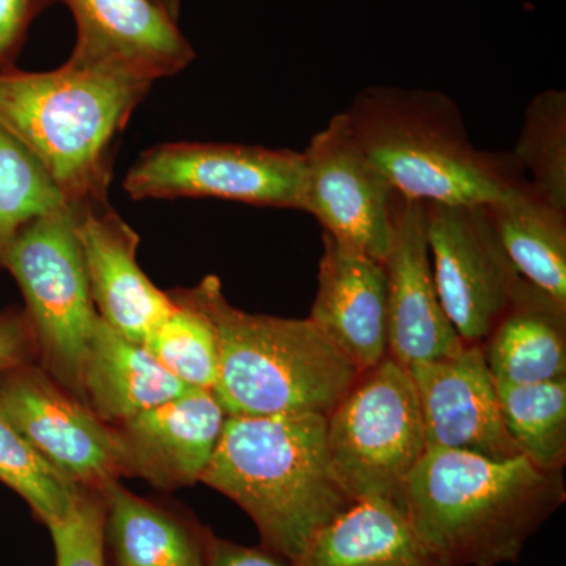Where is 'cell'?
<instances>
[{"instance_id":"6da1fadb","label":"cell","mask_w":566,"mask_h":566,"mask_svg":"<svg viewBox=\"0 0 566 566\" xmlns=\"http://www.w3.org/2000/svg\"><path fill=\"white\" fill-rule=\"evenodd\" d=\"M562 472L510 460L428 449L409 476L405 516L439 566H497L565 504Z\"/></svg>"},{"instance_id":"7a4b0ae2","label":"cell","mask_w":566,"mask_h":566,"mask_svg":"<svg viewBox=\"0 0 566 566\" xmlns=\"http://www.w3.org/2000/svg\"><path fill=\"white\" fill-rule=\"evenodd\" d=\"M326 416H227L200 482L232 499L290 562L349 505L331 465Z\"/></svg>"},{"instance_id":"3957f363","label":"cell","mask_w":566,"mask_h":566,"mask_svg":"<svg viewBox=\"0 0 566 566\" xmlns=\"http://www.w3.org/2000/svg\"><path fill=\"white\" fill-rule=\"evenodd\" d=\"M345 115L365 155L406 199L493 205L528 185L512 153L472 144L446 93L374 85L354 96Z\"/></svg>"},{"instance_id":"277c9868","label":"cell","mask_w":566,"mask_h":566,"mask_svg":"<svg viewBox=\"0 0 566 566\" xmlns=\"http://www.w3.org/2000/svg\"><path fill=\"white\" fill-rule=\"evenodd\" d=\"M151 84L66 61L0 70V128L20 142L69 207L107 200L118 140Z\"/></svg>"},{"instance_id":"5b68a950","label":"cell","mask_w":566,"mask_h":566,"mask_svg":"<svg viewBox=\"0 0 566 566\" xmlns=\"http://www.w3.org/2000/svg\"><path fill=\"white\" fill-rule=\"evenodd\" d=\"M186 292L214 326L212 392L227 416H327L360 374L308 318L241 311L216 275Z\"/></svg>"},{"instance_id":"8992f818","label":"cell","mask_w":566,"mask_h":566,"mask_svg":"<svg viewBox=\"0 0 566 566\" xmlns=\"http://www.w3.org/2000/svg\"><path fill=\"white\" fill-rule=\"evenodd\" d=\"M331 465L349 501H379L405 513L409 476L427 452L409 368L387 356L360 371L326 416Z\"/></svg>"},{"instance_id":"52a82bcc","label":"cell","mask_w":566,"mask_h":566,"mask_svg":"<svg viewBox=\"0 0 566 566\" xmlns=\"http://www.w3.org/2000/svg\"><path fill=\"white\" fill-rule=\"evenodd\" d=\"M25 301L41 368L82 400V374L99 315L82 262L74 214L63 205L29 222L2 263Z\"/></svg>"},{"instance_id":"ba28073f","label":"cell","mask_w":566,"mask_h":566,"mask_svg":"<svg viewBox=\"0 0 566 566\" xmlns=\"http://www.w3.org/2000/svg\"><path fill=\"white\" fill-rule=\"evenodd\" d=\"M303 153L260 145L169 142L123 180L133 200L218 199L300 211Z\"/></svg>"},{"instance_id":"9c48e42d","label":"cell","mask_w":566,"mask_h":566,"mask_svg":"<svg viewBox=\"0 0 566 566\" xmlns=\"http://www.w3.org/2000/svg\"><path fill=\"white\" fill-rule=\"evenodd\" d=\"M423 208L442 308L464 344H483L523 277L502 248L488 205Z\"/></svg>"},{"instance_id":"30bf717a","label":"cell","mask_w":566,"mask_h":566,"mask_svg":"<svg viewBox=\"0 0 566 566\" xmlns=\"http://www.w3.org/2000/svg\"><path fill=\"white\" fill-rule=\"evenodd\" d=\"M301 153L300 211L314 216L337 243L382 262L397 192L365 155L345 112L334 115Z\"/></svg>"},{"instance_id":"8fae6325","label":"cell","mask_w":566,"mask_h":566,"mask_svg":"<svg viewBox=\"0 0 566 566\" xmlns=\"http://www.w3.org/2000/svg\"><path fill=\"white\" fill-rule=\"evenodd\" d=\"M0 411L29 444L81 490L103 491L123 474L120 442L80 398L35 364L0 375Z\"/></svg>"},{"instance_id":"7c38bea8","label":"cell","mask_w":566,"mask_h":566,"mask_svg":"<svg viewBox=\"0 0 566 566\" xmlns=\"http://www.w3.org/2000/svg\"><path fill=\"white\" fill-rule=\"evenodd\" d=\"M76 24L69 62L155 84L188 69L196 51L153 0H59Z\"/></svg>"},{"instance_id":"4fadbf2b","label":"cell","mask_w":566,"mask_h":566,"mask_svg":"<svg viewBox=\"0 0 566 566\" xmlns=\"http://www.w3.org/2000/svg\"><path fill=\"white\" fill-rule=\"evenodd\" d=\"M428 449L510 460L520 450L506 431L482 344L411 365Z\"/></svg>"},{"instance_id":"5bb4252c","label":"cell","mask_w":566,"mask_h":566,"mask_svg":"<svg viewBox=\"0 0 566 566\" xmlns=\"http://www.w3.org/2000/svg\"><path fill=\"white\" fill-rule=\"evenodd\" d=\"M389 308V357L405 367L450 356L464 346L436 289L423 203L395 197L392 233L382 260Z\"/></svg>"},{"instance_id":"9a60e30c","label":"cell","mask_w":566,"mask_h":566,"mask_svg":"<svg viewBox=\"0 0 566 566\" xmlns=\"http://www.w3.org/2000/svg\"><path fill=\"white\" fill-rule=\"evenodd\" d=\"M70 208L99 318L123 337L142 344L145 335L170 315L175 303L169 293L153 285L137 263L139 234L107 200Z\"/></svg>"},{"instance_id":"2e32d148","label":"cell","mask_w":566,"mask_h":566,"mask_svg":"<svg viewBox=\"0 0 566 566\" xmlns=\"http://www.w3.org/2000/svg\"><path fill=\"white\" fill-rule=\"evenodd\" d=\"M226 419L211 389L192 387L167 403L114 424L123 474L140 476L163 490L200 482Z\"/></svg>"},{"instance_id":"e0dca14e","label":"cell","mask_w":566,"mask_h":566,"mask_svg":"<svg viewBox=\"0 0 566 566\" xmlns=\"http://www.w3.org/2000/svg\"><path fill=\"white\" fill-rule=\"evenodd\" d=\"M308 319L359 371L389 356L387 279L379 260L323 233L318 290Z\"/></svg>"},{"instance_id":"ac0fdd59","label":"cell","mask_w":566,"mask_h":566,"mask_svg":"<svg viewBox=\"0 0 566 566\" xmlns=\"http://www.w3.org/2000/svg\"><path fill=\"white\" fill-rule=\"evenodd\" d=\"M482 348L494 381L534 385L566 378V304L521 279Z\"/></svg>"},{"instance_id":"d6986e66","label":"cell","mask_w":566,"mask_h":566,"mask_svg":"<svg viewBox=\"0 0 566 566\" xmlns=\"http://www.w3.org/2000/svg\"><path fill=\"white\" fill-rule=\"evenodd\" d=\"M192 387L166 370L144 345L98 319L82 374V400L99 419L118 424L180 397Z\"/></svg>"},{"instance_id":"ffe728a7","label":"cell","mask_w":566,"mask_h":566,"mask_svg":"<svg viewBox=\"0 0 566 566\" xmlns=\"http://www.w3.org/2000/svg\"><path fill=\"white\" fill-rule=\"evenodd\" d=\"M294 566H439L397 506L354 502L311 539Z\"/></svg>"},{"instance_id":"44dd1931","label":"cell","mask_w":566,"mask_h":566,"mask_svg":"<svg viewBox=\"0 0 566 566\" xmlns=\"http://www.w3.org/2000/svg\"><path fill=\"white\" fill-rule=\"evenodd\" d=\"M488 208L517 274L566 304V210L539 196L531 182Z\"/></svg>"},{"instance_id":"7402d4cb","label":"cell","mask_w":566,"mask_h":566,"mask_svg":"<svg viewBox=\"0 0 566 566\" xmlns=\"http://www.w3.org/2000/svg\"><path fill=\"white\" fill-rule=\"evenodd\" d=\"M117 566H202V532L114 482L102 491Z\"/></svg>"},{"instance_id":"603a6c76","label":"cell","mask_w":566,"mask_h":566,"mask_svg":"<svg viewBox=\"0 0 566 566\" xmlns=\"http://www.w3.org/2000/svg\"><path fill=\"white\" fill-rule=\"evenodd\" d=\"M494 382L502 419L521 455L542 471H564L566 378L534 385Z\"/></svg>"},{"instance_id":"cb8c5ba5","label":"cell","mask_w":566,"mask_h":566,"mask_svg":"<svg viewBox=\"0 0 566 566\" xmlns=\"http://www.w3.org/2000/svg\"><path fill=\"white\" fill-rule=\"evenodd\" d=\"M175 308L145 335L144 348L175 378L196 389H211L218 378L214 326L186 289L169 292Z\"/></svg>"},{"instance_id":"d4e9b609","label":"cell","mask_w":566,"mask_h":566,"mask_svg":"<svg viewBox=\"0 0 566 566\" xmlns=\"http://www.w3.org/2000/svg\"><path fill=\"white\" fill-rule=\"evenodd\" d=\"M513 159L539 196L566 210V92L547 88L527 104Z\"/></svg>"},{"instance_id":"484cf974","label":"cell","mask_w":566,"mask_h":566,"mask_svg":"<svg viewBox=\"0 0 566 566\" xmlns=\"http://www.w3.org/2000/svg\"><path fill=\"white\" fill-rule=\"evenodd\" d=\"M63 205L43 167L0 128V268L11 241L24 227Z\"/></svg>"},{"instance_id":"4316f807","label":"cell","mask_w":566,"mask_h":566,"mask_svg":"<svg viewBox=\"0 0 566 566\" xmlns=\"http://www.w3.org/2000/svg\"><path fill=\"white\" fill-rule=\"evenodd\" d=\"M0 482L21 495L41 523L61 520L76 502L81 488L73 485L0 411Z\"/></svg>"},{"instance_id":"83f0119b","label":"cell","mask_w":566,"mask_h":566,"mask_svg":"<svg viewBox=\"0 0 566 566\" xmlns=\"http://www.w3.org/2000/svg\"><path fill=\"white\" fill-rule=\"evenodd\" d=\"M50 528L55 566H106V504L102 491L81 490L76 502Z\"/></svg>"},{"instance_id":"f1b7e54d","label":"cell","mask_w":566,"mask_h":566,"mask_svg":"<svg viewBox=\"0 0 566 566\" xmlns=\"http://www.w3.org/2000/svg\"><path fill=\"white\" fill-rule=\"evenodd\" d=\"M59 0H0V70L11 69L32 22Z\"/></svg>"},{"instance_id":"f546056e","label":"cell","mask_w":566,"mask_h":566,"mask_svg":"<svg viewBox=\"0 0 566 566\" xmlns=\"http://www.w3.org/2000/svg\"><path fill=\"white\" fill-rule=\"evenodd\" d=\"M39 356L35 335L24 311L0 314V375L21 365L33 364Z\"/></svg>"},{"instance_id":"4dcf8cb0","label":"cell","mask_w":566,"mask_h":566,"mask_svg":"<svg viewBox=\"0 0 566 566\" xmlns=\"http://www.w3.org/2000/svg\"><path fill=\"white\" fill-rule=\"evenodd\" d=\"M203 566H294L289 558L268 549L249 547L202 531Z\"/></svg>"},{"instance_id":"1f68e13d","label":"cell","mask_w":566,"mask_h":566,"mask_svg":"<svg viewBox=\"0 0 566 566\" xmlns=\"http://www.w3.org/2000/svg\"><path fill=\"white\" fill-rule=\"evenodd\" d=\"M153 2L158 3L172 20H180L181 0H153Z\"/></svg>"},{"instance_id":"d6a6232c","label":"cell","mask_w":566,"mask_h":566,"mask_svg":"<svg viewBox=\"0 0 566 566\" xmlns=\"http://www.w3.org/2000/svg\"><path fill=\"white\" fill-rule=\"evenodd\" d=\"M203 566V565H202Z\"/></svg>"}]
</instances>
